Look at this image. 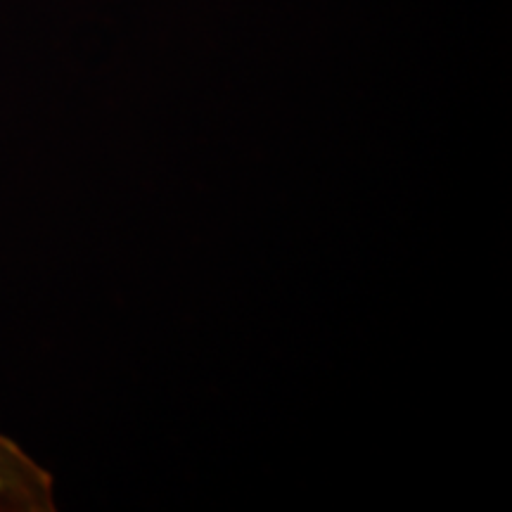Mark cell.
<instances>
[{
  "label": "cell",
  "instance_id": "cell-1",
  "mask_svg": "<svg viewBox=\"0 0 512 512\" xmlns=\"http://www.w3.org/2000/svg\"><path fill=\"white\" fill-rule=\"evenodd\" d=\"M55 508L53 475L0 432V512H53Z\"/></svg>",
  "mask_w": 512,
  "mask_h": 512
}]
</instances>
